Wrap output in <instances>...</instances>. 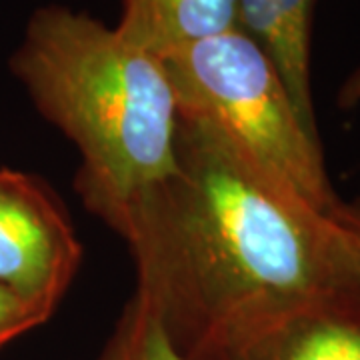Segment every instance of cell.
Here are the masks:
<instances>
[{"mask_svg": "<svg viewBox=\"0 0 360 360\" xmlns=\"http://www.w3.org/2000/svg\"><path fill=\"white\" fill-rule=\"evenodd\" d=\"M316 0H236V26L269 56L302 122L316 130L312 22Z\"/></svg>", "mask_w": 360, "mask_h": 360, "instance_id": "8992f818", "label": "cell"}, {"mask_svg": "<svg viewBox=\"0 0 360 360\" xmlns=\"http://www.w3.org/2000/svg\"><path fill=\"white\" fill-rule=\"evenodd\" d=\"M82 246L39 179L0 168V286L49 319L77 276Z\"/></svg>", "mask_w": 360, "mask_h": 360, "instance_id": "277c9868", "label": "cell"}, {"mask_svg": "<svg viewBox=\"0 0 360 360\" xmlns=\"http://www.w3.org/2000/svg\"><path fill=\"white\" fill-rule=\"evenodd\" d=\"M336 103L340 108H354L360 104V65L340 84L338 94H336Z\"/></svg>", "mask_w": 360, "mask_h": 360, "instance_id": "8fae6325", "label": "cell"}, {"mask_svg": "<svg viewBox=\"0 0 360 360\" xmlns=\"http://www.w3.org/2000/svg\"><path fill=\"white\" fill-rule=\"evenodd\" d=\"M136 292L184 354L240 322L360 288L333 217L286 198L206 124L179 115L176 165L116 229Z\"/></svg>", "mask_w": 360, "mask_h": 360, "instance_id": "6da1fadb", "label": "cell"}, {"mask_svg": "<svg viewBox=\"0 0 360 360\" xmlns=\"http://www.w3.org/2000/svg\"><path fill=\"white\" fill-rule=\"evenodd\" d=\"M11 70L77 146L78 196L116 232L176 165L179 106L162 60L90 14L46 4L28 18Z\"/></svg>", "mask_w": 360, "mask_h": 360, "instance_id": "7a4b0ae2", "label": "cell"}, {"mask_svg": "<svg viewBox=\"0 0 360 360\" xmlns=\"http://www.w3.org/2000/svg\"><path fill=\"white\" fill-rule=\"evenodd\" d=\"M186 360H360V288L300 300L240 322Z\"/></svg>", "mask_w": 360, "mask_h": 360, "instance_id": "5b68a950", "label": "cell"}, {"mask_svg": "<svg viewBox=\"0 0 360 360\" xmlns=\"http://www.w3.org/2000/svg\"><path fill=\"white\" fill-rule=\"evenodd\" d=\"M236 26V0H122L118 32L156 56Z\"/></svg>", "mask_w": 360, "mask_h": 360, "instance_id": "52a82bcc", "label": "cell"}, {"mask_svg": "<svg viewBox=\"0 0 360 360\" xmlns=\"http://www.w3.org/2000/svg\"><path fill=\"white\" fill-rule=\"evenodd\" d=\"M158 58L179 115L214 130L292 202L333 217L342 200L328 179L319 134L302 122L269 56L238 26Z\"/></svg>", "mask_w": 360, "mask_h": 360, "instance_id": "3957f363", "label": "cell"}, {"mask_svg": "<svg viewBox=\"0 0 360 360\" xmlns=\"http://www.w3.org/2000/svg\"><path fill=\"white\" fill-rule=\"evenodd\" d=\"M333 220L342 232V238L347 243L350 257L354 260V266L360 276V200L356 202H340L333 212Z\"/></svg>", "mask_w": 360, "mask_h": 360, "instance_id": "30bf717a", "label": "cell"}, {"mask_svg": "<svg viewBox=\"0 0 360 360\" xmlns=\"http://www.w3.org/2000/svg\"><path fill=\"white\" fill-rule=\"evenodd\" d=\"M94 360H186L146 300L134 295Z\"/></svg>", "mask_w": 360, "mask_h": 360, "instance_id": "ba28073f", "label": "cell"}, {"mask_svg": "<svg viewBox=\"0 0 360 360\" xmlns=\"http://www.w3.org/2000/svg\"><path fill=\"white\" fill-rule=\"evenodd\" d=\"M49 321L44 312L0 286V348Z\"/></svg>", "mask_w": 360, "mask_h": 360, "instance_id": "9c48e42d", "label": "cell"}]
</instances>
